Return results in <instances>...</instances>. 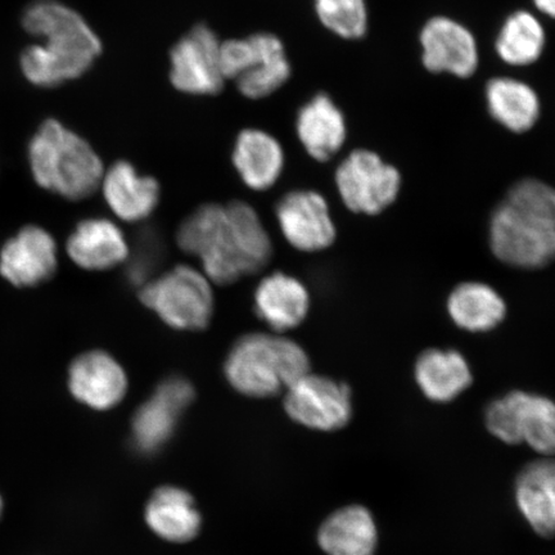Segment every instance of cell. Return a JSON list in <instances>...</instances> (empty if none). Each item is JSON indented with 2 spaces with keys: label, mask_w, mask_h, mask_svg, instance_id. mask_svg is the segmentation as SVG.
I'll list each match as a JSON object with an SVG mask.
<instances>
[{
  "label": "cell",
  "mask_w": 555,
  "mask_h": 555,
  "mask_svg": "<svg viewBox=\"0 0 555 555\" xmlns=\"http://www.w3.org/2000/svg\"><path fill=\"white\" fill-rule=\"evenodd\" d=\"M177 243L183 253L196 256L204 274L220 286L260 273L273 256L258 212L242 201L199 206L180 224Z\"/></svg>",
  "instance_id": "obj_1"
},
{
  "label": "cell",
  "mask_w": 555,
  "mask_h": 555,
  "mask_svg": "<svg viewBox=\"0 0 555 555\" xmlns=\"http://www.w3.org/2000/svg\"><path fill=\"white\" fill-rule=\"evenodd\" d=\"M24 29L43 43L26 48L21 69L31 85L54 88L81 78L103 51L86 18L57 0H38L24 12Z\"/></svg>",
  "instance_id": "obj_2"
},
{
  "label": "cell",
  "mask_w": 555,
  "mask_h": 555,
  "mask_svg": "<svg viewBox=\"0 0 555 555\" xmlns=\"http://www.w3.org/2000/svg\"><path fill=\"white\" fill-rule=\"evenodd\" d=\"M35 182L69 201L86 199L99 191L104 166L85 138L57 120L40 125L29 144Z\"/></svg>",
  "instance_id": "obj_3"
},
{
  "label": "cell",
  "mask_w": 555,
  "mask_h": 555,
  "mask_svg": "<svg viewBox=\"0 0 555 555\" xmlns=\"http://www.w3.org/2000/svg\"><path fill=\"white\" fill-rule=\"evenodd\" d=\"M224 373L234 390L249 398H272L310 373L302 347L280 333H248L229 351Z\"/></svg>",
  "instance_id": "obj_4"
},
{
  "label": "cell",
  "mask_w": 555,
  "mask_h": 555,
  "mask_svg": "<svg viewBox=\"0 0 555 555\" xmlns=\"http://www.w3.org/2000/svg\"><path fill=\"white\" fill-rule=\"evenodd\" d=\"M220 64L225 80L234 81L248 100L267 99L293 75L286 47L278 35L268 31L221 40Z\"/></svg>",
  "instance_id": "obj_5"
},
{
  "label": "cell",
  "mask_w": 555,
  "mask_h": 555,
  "mask_svg": "<svg viewBox=\"0 0 555 555\" xmlns=\"http://www.w3.org/2000/svg\"><path fill=\"white\" fill-rule=\"evenodd\" d=\"M139 300L173 330L204 331L214 315L211 281L189 266H178L144 284Z\"/></svg>",
  "instance_id": "obj_6"
},
{
  "label": "cell",
  "mask_w": 555,
  "mask_h": 555,
  "mask_svg": "<svg viewBox=\"0 0 555 555\" xmlns=\"http://www.w3.org/2000/svg\"><path fill=\"white\" fill-rule=\"evenodd\" d=\"M485 421L490 434L509 446L526 442L540 454L555 455V401L551 399L512 391L491 402Z\"/></svg>",
  "instance_id": "obj_7"
},
{
  "label": "cell",
  "mask_w": 555,
  "mask_h": 555,
  "mask_svg": "<svg viewBox=\"0 0 555 555\" xmlns=\"http://www.w3.org/2000/svg\"><path fill=\"white\" fill-rule=\"evenodd\" d=\"M221 40L206 24L191 27L169 52L171 86L184 94L217 95L225 78L220 64Z\"/></svg>",
  "instance_id": "obj_8"
},
{
  "label": "cell",
  "mask_w": 555,
  "mask_h": 555,
  "mask_svg": "<svg viewBox=\"0 0 555 555\" xmlns=\"http://www.w3.org/2000/svg\"><path fill=\"white\" fill-rule=\"evenodd\" d=\"M336 184L349 210L377 215L398 198L401 177L374 152L357 150L338 166Z\"/></svg>",
  "instance_id": "obj_9"
},
{
  "label": "cell",
  "mask_w": 555,
  "mask_h": 555,
  "mask_svg": "<svg viewBox=\"0 0 555 555\" xmlns=\"http://www.w3.org/2000/svg\"><path fill=\"white\" fill-rule=\"evenodd\" d=\"M489 240L492 253L506 266L539 269L555 261V229L524 217L505 203L492 214Z\"/></svg>",
  "instance_id": "obj_10"
},
{
  "label": "cell",
  "mask_w": 555,
  "mask_h": 555,
  "mask_svg": "<svg viewBox=\"0 0 555 555\" xmlns=\"http://www.w3.org/2000/svg\"><path fill=\"white\" fill-rule=\"evenodd\" d=\"M284 408L302 426L337 431L351 420V390L341 382L308 373L287 388Z\"/></svg>",
  "instance_id": "obj_11"
},
{
  "label": "cell",
  "mask_w": 555,
  "mask_h": 555,
  "mask_svg": "<svg viewBox=\"0 0 555 555\" xmlns=\"http://www.w3.org/2000/svg\"><path fill=\"white\" fill-rule=\"evenodd\" d=\"M196 391L189 379L166 378L152 397L139 406L133 418L134 447L143 454L156 453L168 442L180 416L189 408Z\"/></svg>",
  "instance_id": "obj_12"
},
{
  "label": "cell",
  "mask_w": 555,
  "mask_h": 555,
  "mask_svg": "<svg viewBox=\"0 0 555 555\" xmlns=\"http://www.w3.org/2000/svg\"><path fill=\"white\" fill-rule=\"evenodd\" d=\"M276 219L284 238L304 253L328 248L336 240V227L327 201L314 191H293L276 204Z\"/></svg>",
  "instance_id": "obj_13"
},
{
  "label": "cell",
  "mask_w": 555,
  "mask_h": 555,
  "mask_svg": "<svg viewBox=\"0 0 555 555\" xmlns=\"http://www.w3.org/2000/svg\"><path fill=\"white\" fill-rule=\"evenodd\" d=\"M57 267V243L38 225L24 227L0 249V275L18 288L50 281Z\"/></svg>",
  "instance_id": "obj_14"
},
{
  "label": "cell",
  "mask_w": 555,
  "mask_h": 555,
  "mask_svg": "<svg viewBox=\"0 0 555 555\" xmlns=\"http://www.w3.org/2000/svg\"><path fill=\"white\" fill-rule=\"evenodd\" d=\"M68 390L82 404L95 411H109L127 395L128 376L108 352L87 351L68 367Z\"/></svg>",
  "instance_id": "obj_15"
},
{
  "label": "cell",
  "mask_w": 555,
  "mask_h": 555,
  "mask_svg": "<svg viewBox=\"0 0 555 555\" xmlns=\"http://www.w3.org/2000/svg\"><path fill=\"white\" fill-rule=\"evenodd\" d=\"M423 64L433 73H449L460 78L474 75L478 65L474 35L447 17L429 20L421 35Z\"/></svg>",
  "instance_id": "obj_16"
},
{
  "label": "cell",
  "mask_w": 555,
  "mask_h": 555,
  "mask_svg": "<svg viewBox=\"0 0 555 555\" xmlns=\"http://www.w3.org/2000/svg\"><path fill=\"white\" fill-rule=\"evenodd\" d=\"M101 186L111 210L129 223L147 219L156 210L162 194L155 178L142 176L125 159L104 170Z\"/></svg>",
  "instance_id": "obj_17"
},
{
  "label": "cell",
  "mask_w": 555,
  "mask_h": 555,
  "mask_svg": "<svg viewBox=\"0 0 555 555\" xmlns=\"http://www.w3.org/2000/svg\"><path fill=\"white\" fill-rule=\"evenodd\" d=\"M68 258L81 269L103 272L128 259L121 229L107 219L82 220L66 243Z\"/></svg>",
  "instance_id": "obj_18"
},
{
  "label": "cell",
  "mask_w": 555,
  "mask_h": 555,
  "mask_svg": "<svg viewBox=\"0 0 555 555\" xmlns=\"http://www.w3.org/2000/svg\"><path fill=\"white\" fill-rule=\"evenodd\" d=\"M296 133L312 158L327 163L346 141L344 114L330 95L318 93L297 111Z\"/></svg>",
  "instance_id": "obj_19"
},
{
  "label": "cell",
  "mask_w": 555,
  "mask_h": 555,
  "mask_svg": "<svg viewBox=\"0 0 555 555\" xmlns=\"http://www.w3.org/2000/svg\"><path fill=\"white\" fill-rule=\"evenodd\" d=\"M310 296L296 278L283 273L270 274L255 291L256 314L274 333L298 327L308 317Z\"/></svg>",
  "instance_id": "obj_20"
},
{
  "label": "cell",
  "mask_w": 555,
  "mask_h": 555,
  "mask_svg": "<svg viewBox=\"0 0 555 555\" xmlns=\"http://www.w3.org/2000/svg\"><path fill=\"white\" fill-rule=\"evenodd\" d=\"M232 159L243 183L254 191L272 189L284 168L281 143L260 129L241 131L235 139Z\"/></svg>",
  "instance_id": "obj_21"
},
{
  "label": "cell",
  "mask_w": 555,
  "mask_h": 555,
  "mask_svg": "<svg viewBox=\"0 0 555 555\" xmlns=\"http://www.w3.org/2000/svg\"><path fill=\"white\" fill-rule=\"evenodd\" d=\"M516 502L520 513L538 535L555 537V461L532 462L516 481Z\"/></svg>",
  "instance_id": "obj_22"
},
{
  "label": "cell",
  "mask_w": 555,
  "mask_h": 555,
  "mask_svg": "<svg viewBox=\"0 0 555 555\" xmlns=\"http://www.w3.org/2000/svg\"><path fill=\"white\" fill-rule=\"evenodd\" d=\"M318 541L328 555H374L378 544L377 526L364 506H345L325 520Z\"/></svg>",
  "instance_id": "obj_23"
},
{
  "label": "cell",
  "mask_w": 555,
  "mask_h": 555,
  "mask_svg": "<svg viewBox=\"0 0 555 555\" xmlns=\"http://www.w3.org/2000/svg\"><path fill=\"white\" fill-rule=\"evenodd\" d=\"M145 520L156 535L171 543H189L201 529L199 512L190 492L172 486L154 492L145 506Z\"/></svg>",
  "instance_id": "obj_24"
},
{
  "label": "cell",
  "mask_w": 555,
  "mask_h": 555,
  "mask_svg": "<svg viewBox=\"0 0 555 555\" xmlns=\"http://www.w3.org/2000/svg\"><path fill=\"white\" fill-rule=\"evenodd\" d=\"M415 380L428 400L453 401L470 386V367L455 350L431 349L422 353L415 364Z\"/></svg>",
  "instance_id": "obj_25"
},
{
  "label": "cell",
  "mask_w": 555,
  "mask_h": 555,
  "mask_svg": "<svg viewBox=\"0 0 555 555\" xmlns=\"http://www.w3.org/2000/svg\"><path fill=\"white\" fill-rule=\"evenodd\" d=\"M448 311L457 327L488 332L504 321L506 307L501 295L488 284L462 283L449 296Z\"/></svg>",
  "instance_id": "obj_26"
},
{
  "label": "cell",
  "mask_w": 555,
  "mask_h": 555,
  "mask_svg": "<svg viewBox=\"0 0 555 555\" xmlns=\"http://www.w3.org/2000/svg\"><path fill=\"white\" fill-rule=\"evenodd\" d=\"M486 99L492 117L516 133L531 129L538 120V95L525 82L506 78L491 80Z\"/></svg>",
  "instance_id": "obj_27"
},
{
  "label": "cell",
  "mask_w": 555,
  "mask_h": 555,
  "mask_svg": "<svg viewBox=\"0 0 555 555\" xmlns=\"http://www.w3.org/2000/svg\"><path fill=\"white\" fill-rule=\"evenodd\" d=\"M544 46L543 26L531 13L519 11L506 20L496 41V51L506 64L526 66L540 57Z\"/></svg>",
  "instance_id": "obj_28"
},
{
  "label": "cell",
  "mask_w": 555,
  "mask_h": 555,
  "mask_svg": "<svg viewBox=\"0 0 555 555\" xmlns=\"http://www.w3.org/2000/svg\"><path fill=\"white\" fill-rule=\"evenodd\" d=\"M511 207L537 223L555 229V189L537 179L520 180L512 186L508 199Z\"/></svg>",
  "instance_id": "obj_29"
},
{
  "label": "cell",
  "mask_w": 555,
  "mask_h": 555,
  "mask_svg": "<svg viewBox=\"0 0 555 555\" xmlns=\"http://www.w3.org/2000/svg\"><path fill=\"white\" fill-rule=\"evenodd\" d=\"M319 21L344 39H359L366 33L365 0H315Z\"/></svg>",
  "instance_id": "obj_30"
},
{
  "label": "cell",
  "mask_w": 555,
  "mask_h": 555,
  "mask_svg": "<svg viewBox=\"0 0 555 555\" xmlns=\"http://www.w3.org/2000/svg\"><path fill=\"white\" fill-rule=\"evenodd\" d=\"M535 4L545 15L555 18V0H535Z\"/></svg>",
  "instance_id": "obj_31"
},
{
  "label": "cell",
  "mask_w": 555,
  "mask_h": 555,
  "mask_svg": "<svg viewBox=\"0 0 555 555\" xmlns=\"http://www.w3.org/2000/svg\"><path fill=\"white\" fill-rule=\"evenodd\" d=\"M2 511H3V501H2V496H0V516H2Z\"/></svg>",
  "instance_id": "obj_32"
}]
</instances>
